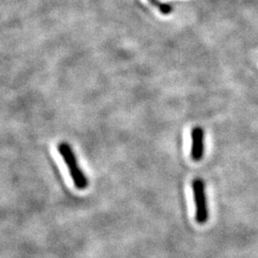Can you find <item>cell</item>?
Instances as JSON below:
<instances>
[{
	"label": "cell",
	"mask_w": 258,
	"mask_h": 258,
	"mask_svg": "<svg viewBox=\"0 0 258 258\" xmlns=\"http://www.w3.org/2000/svg\"><path fill=\"white\" fill-rule=\"evenodd\" d=\"M191 137V148L190 157L194 162H200L204 157L205 152V132L200 126H195L190 132Z\"/></svg>",
	"instance_id": "3957f363"
},
{
	"label": "cell",
	"mask_w": 258,
	"mask_h": 258,
	"mask_svg": "<svg viewBox=\"0 0 258 258\" xmlns=\"http://www.w3.org/2000/svg\"><path fill=\"white\" fill-rule=\"evenodd\" d=\"M57 148L60 156L62 157L64 161L65 165L67 166L69 174L73 180L75 186L81 190L85 189L88 185V180L83 174L82 169L78 165V162L72 148H70V146L66 143H60Z\"/></svg>",
	"instance_id": "6da1fadb"
},
{
	"label": "cell",
	"mask_w": 258,
	"mask_h": 258,
	"mask_svg": "<svg viewBox=\"0 0 258 258\" xmlns=\"http://www.w3.org/2000/svg\"><path fill=\"white\" fill-rule=\"evenodd\" d=\"M191 188L195 203V221L200 225L209 220V209L206 195V185L203 179L195 178L191 182Z\"/></svg>",
	"instance_id": "7a4b0ae2"
}]
</instances>
